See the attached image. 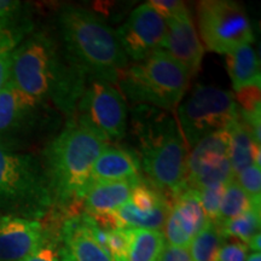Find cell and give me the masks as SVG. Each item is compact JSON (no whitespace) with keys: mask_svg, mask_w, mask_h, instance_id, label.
<instances>
[{"mask_svg":"<svg viewBox=\"0 0 261 261\" xmlns=\"http://www.w3.org/2000/svg\"><path fill=\"white\" fill-rule=\"evenodd\" d=\"M9 80L32 102L38 106L51 102L70 119L87 75L65 52L58 38L37 32L15 48Z\"/></svg>","mask_w":261,"mask_h":261,"instance_id":"6da1fadb","label":"cell"},{"mask_svg":"<svg viewBox=\"0 0 261 261\" xmlns=\"http://www.w3.org/2000/svg\"><path fill=\"white\" fill-rule=\"evenodd\" d=\"M132 123L138 140L140 168L163 196L177 197L187 189L188 158L178 122L167 112L138 106Z\"/></svg>","mask_w":261,"mask_h":261,"instance_id":"7a4b0ae2","label":"cell"},{"mask_svg":"<svg viewBox=\"0 0 261 261\" xmlns=\"http://www.w3.org/2000/svg\"><path fill=\"white\" fill-rule=\"evenodd\" d=\"M108 144L74 116L68 120L42 154V168L54 204L70 210L83 205L91 185V171Z\"/></svg>","mask_w":261,"mask_h":261,"instance_id":"3957f363","label":"cell"},{"mask_svg":"<svg viewBox=\"0 0 261 261\" xmlns=\"http://www.w3.org/2000/svg\"><path fill=\"white\" fill-rule=\"evenodd\" d=\"M58 40L87 77L117 84L128 68L115 31L89 10L63 5L57 12Z\"/></svg>","mask_w":261,"mask_h":261,"instance_id":"277c9868","label":"cell"},{"mask_svg":"<svg viewBox=\"0 0 261 261\" xmlns=\"http://www.w3.org/2000/svg\"><path fill=\"white\" fill-rule=\"evenodd\" d=\"M52 207L40 160L0 142V214L38 220Z\"/></svg>","mask_w":261,"mask_h":261,"instance_id":"5b68a950","label":"cell"},{"mask_svg":"<svg viewBox=\"0 0 261 261\" xmlns=\"http://www.w3.org/2000/svg\"><path fill=\"white\" fill-rule=\"evenodd\" d=\"M190 75L165 50L128 65L117 85L123 94L138 106L174 110L189 87Z\"/></svg>","mask_w":261,"mask_h":261,"instance_id":"8992f818","label":"cell"},{"mask_svg":"<svg viewBox=\"0 0 261 261\" xmlns=\"http://www.w3.org/2000/svg\"><path fill=\"white\" fill-rule=\"evenodd\" d=\"M178 126L187 148L203 137L226 129L238 117L232 92L207 85H196L178 108Z\"/></svg>","mask_w":261,"mask_h":261,"instance_id":"52a82bcc","label":"cell"},{"mask_svg":"<svg viewBox=\"0 0 261 261\" xmlns=\"http://www.w3.org/2000/svg\"><path fill=\"white\" fill-rule=\"evenodd\" d=\"M127 103L107 81L87 77L74 117L104 142L122 139L127 132Z\"/></svg>","mask_w":261,"mask_h":261,"instance_id":"ba28073f","label":"cell"},{"mask_svg":"<svg viewBox=\"0 0 261 261\" xmlns=\"http://www.w3.org/2000/svg\"><path fill=\"white\" fill-rule=\"evenodd\" d=\"M198 29L207 50L226 55L254 41L246 9L232 0H203L197 5Z\"/></svg>","mask_w":261,"mask_h":261,"instance_id":"9c48e42d","label":"cell"},{"mask_svg":"<svg viewBox=\"0 0 261 261\" xmlns=\"http://www.w3.org/2000/svg\"><path fill=\"white\" fill-rule=\"evenodd\" d=\"M115 33L128 60L132 58L135 62H140L154 52L162 50L167 34V24L145 3L137 6Z\"/></svg>","mask_w":261,"mask_h":261,"instance_id":"30bf717a","label":"cell"},{"mask_svg":"<svg viewBox=\"0 0 261 261\" xmlns=\"http://www.w3.org/2000/svg\"><path fill=\"white\" fill-rule=\"evenodd\" d=\"M169 210L171 203L166 196L140 178L133 188L129 201L112 213L114 227L162 231Z\"/></svg>","mask_w":261,"mask_h":261,"instance_id":"8fae6325","label":"cell"},{"mask_svg":"<svg viewBox=\"0 0 261 261\" xmlns=\"http://www.w3.org/2000/svg\"><path fill=\"white\" fill-rule=\"evenodd\" d=\"M208 220L198 197V191L187 188L173 198L166 220V243L175 247L189 248L194 237L207 225Z\"/></svg>","mask_w":261,"mask_h":261,"instance_id":"7c38bea8","label":"cell"},{"mask_svg":"<svg viewBox=\"0 0 261 261\" xmlns=\"http://www.w3.org/2000/svg\"><path fill=\"white\" fill-rule=\"evenodd\" d=\"M46 243L39 220L0 214V261H21Z\"/></svg>","mask_w":261,"mask_h":261,"instance_id":"4fadbf2b","label":"cell"},{"mask_svg":"<svg viewBox=\"0 0 261 261\" xmlns=\"http://www.w3.org/2000/svg\"><path fill=\"white\" fill-rule=\"evenodd\" d=\"M57 254L60 261H113L93 236L87 213L73 215L64 221Z\"/></svg>","mask_w":261,"mask_h":261,"instance_id":"5bb4252c","label":"cell"},{"mask_svg":"<svg viewBox=\"0 0 261 261\" xmlns=\"http://www.w3.org/2000/svg\"><path fill=\"white\" fill-rule=\"evenodd\" d=\"M166 24L167 34L162 50L177 61L189 75H195L201 68L204 47L196 32L190 12L167 19Z\"/></svg>","mask_w":261,"mask_h":261,"instance_id":"9a60e30c","label":"cell"},{"mask_svg":"<svg viewBox=\"0 0 261 261\" xmlns=\"http://www.w3.org/2000/svg\"><path fill=\"white\" fill-rule=\"evenodd\" d=\"M140 178L138 156L108 144L94 162L91 171V184L100 181H125Z\"/></svg>","mask_w":261,"mask_h":261,"instance_id":"2e32d148","label":"cell"},{"mask_svg":"<svg viewBox=\"0 0 261 261\" xmlns=\"http://www.w3.org/2000/svg\"><path fill=\"white\" fill-rule=\"evenodd\" d=\"M139 179L92 182L83 200L86 213L92 218H97L117 211L129 201L133 188Z\"/></svg>","mask_w":261,"mask_h":261,"instance_id":"e0dca14e","label":"cell"},{"mask_svg":"<svg viewBox=\"0 0 261 261\" xmlns=\"http://www.w3.org/2000/svg\"><path fill=\"white\" fill-rule=\"evenodd\" d=\"M230 149L231 137L227 128L217 130L198 140L187 158V181L202 169L230 159Z\"/></svg>","mask_w":261,"mask_h":261,"instance_id":"ac0fdd59","label":"cell"},{"mask_svg":"<svg viewBox=\"0 0 261 261\" xmlns=\"http://www.w3.org/2000/svg\"><path fill=\"white\" fill-rule=\"evenodd\" d=\"M39 106L23 96L11 81L0 90V136L22 126Z\"/></svg>","mask_w":261,"mask_h":261,"instance_id":"d6986e66","label":"cell"},{"mask_svg":"<svg viewBox=\"0 0 261 261\" xmlns=\"http://www.w3.org/2000/svg\"><path fill=\"white\" fill-rule=\"evenodd\" d=\"M226 68L234 92L252 85H261L259 58L252 44H243L226 54Z\"/></svg>","mask_w":261,"mask_h":261,"instance_id":"ffe728a7","label":"cell"},{"mask_svg":"<svg viewBox=\"0 0 261 261\" xmlns=\"http://www.w3.org/2000/svg\"><path fill=\"white\" fill-rule=\"evenodd\" d=\"M231 137L230 162L233 175H236L249 166L260 167V145L253 140L248 127L240 119V114L234 121L227 127Z\"/></svg>","mask_w":261,"mask_h":261,"instance_id":"44dd1931","label":"cell"},{"mask_svg":"<svg viewBox=\"0 0 261 261\" xmlns=\"http://www.w3.org/2000/svg\"><path fill=\"white\" fill-rule=\"evenodd\" d=\"M129 248L126 261H159L166 240L162 231L129 228Z\"/></svg>","mask_w":261,"mask_h":261,"instance_id":"7402d4cb","label":"cell"},{"mask_svg":"<svg viewBox=\"0 0 261 261\" xmlns=\"http://www.w3.org/2000/svg\"><path fill=\"white\" fill-rule=\"evenodd\" d=\"M32 29V22L24 17L16 24L0 32V90L10 79L12 54L15 48L31 34Z\"/></svg>","mask_w":261,"mask_h":261,"instance_id":"603a6c76","label":"cell"},{"mask_svg":"<svg viewBox=\"0 0 261 261\" xmlns=\"http://www.w3.org/2000/svg\"><path fill=\"white\" fill-rule=\"evenodd\" d=\"M225 244V237L218 226L211 221L194 237L189 252L194 261H215L220 248Z\"/></svg>","mask_w":261,"mask_h":261,"instance_id":"cb8c5ba5","label":"cell"},{"mask_svg":"<svg viewBox=\"0 0 261 261\" xmlns=\"http://www.w3.org/2000/svg\"><path fill=\"white\" fill-rule=\"evenodd\" d=\"M217 226L225 238H237L247 246L255 234L260 233V207H252L240 217Z\"/></svg>","mask_w":261,"mask_h":261,"instance_id":"d4e9b609","label":"cell"},{"mask_svg":"<svg viewBox=\"0 0 261 261\" xmlns=\"http://www.w3.org/2000/svg\"><path fill=\"white\" fill-rule=\"evenodd\" d=\"M252 207H257V205L253 204L248 195L242 190V188L238 185V182L233 178L232 180L225 184L219 217H218L215 225H220L228 220H232Z\"/></svg>","mask_w":261,"mask_h":261,"instance_id":"484cf974","label":"cell"},{"mask_svg":"<svg viewBox=\"0 0 261 261\" xmlns=\"http://www.w3.org/2000/svg\"><path fill=\"white\" fill-rule=\"evenodd\" d=\"M242 190L248 195L253 204L260 207L261 203V169L256 166H249L234 175Z\"/></svg>","mask_w":261,"mask_h":261,"instance_id":"4316f807","label":"cell"},{"mask_svg":"<svg viewBox=\"0 0 261 261\" xmlns=\"http://www.w3.org/2000/svg\"><path fill=\"white\" fill-rule=\"evenodd\" d=\"M106 248L113 261H126L129 248V228L106 230Z\"/></svg>","mask_w":261,"mask_h":261,"instance_id":"83f0119b","label":"cell"},{"mask_svg":"<svg viewBox=\"0 0 261 261\" xmlns=\"http://www.w3.org/2000/svg\"><path fill=\"white\" fill-rule=\"evenodd\" d=\"M224 188L225 184H218L198 190V197H200L202 210L204 212L205 218L213 224L217 223L218 217H219Z\"/></svg>","mask_w":261,"mask_h":261,"instance_id":"f1b7e54d","label":"cell"},{"mask_svg":"<svg viewBox=\"0 0 261 261\" xmlns=\"http://www.w3.org/2000/svg\"><path fill=\"white\" fill-rule=\"evenodd\" d=\"M260 86L261 85H252L236 91L234 99L241 113H261Z\"/></svg>","mask_w":261,"mask_h":261,"instance_id":"f546056e","label":"cell"},{"mask_svg":"<svg viewBox=\"0 0 261 261\" xmlns=\"http://www.w3.org/2000/svg\"><path fill=\"white\" fill-rule=\"evenodd\" d=\"M23 3L18 0H0V32L24 18Z\"/></svg>","mask_w":261,"mask_h":261,"instance_id":"4dcf8cb0","label":"cell"},{"mask_svg":"<svg viewBox=\"0 0 261 261\" xmlns=\"http://www.w3.org/2000/svg\"><path fill=\"white\" fill-rule=\"evenodd\" d=\"M148 4L165 21L189 14L188 6L184 2H179V0H150Z\"/></svg>","mask_w":261,"mask_h":261,"instance_id":"1f68e13d","label":"cell"},{"mask_svg":"<svg viewBox=\"0 0 261 261\" xmlns=\"http://www.w3.org/2000/svg\"><path fill=\"white\" fill-rule=\"evenodd\" d=\"M248 247L242 242L225 243L215 261H246Z\"/></svg>","mask_w":261,"mask_h":261,"instance_id":"d6a6232c","label":"cell"},{"mask_svg":"<svg viewBox=\"0 0 261 261\" xmlns=\"http://www.w3.org/2000/svg\"><path fill=\"white\" fill-rule=\"evenodd\" d=\"M159 261H194L189 248L175 247L166 243Z\"/></svg>","mask_w":261,"mask_h":261,"instance_id":"836d02e7","label":"cell"},{"mask_svg":"<svg viewBox=\"0 0 261 261\" xmlns=\"http://www.w3.org/2000/svg\"><path fill=\"white\" fill-rule=\"evenodd\" d=\"M21 261H60V259H58L56 248L46 243Z\"/></svg>","mask_w":261,"mask_h":261,"instance_id":"e575fe53","label":"cell"},{"mask_svg":"<svg viewBox=\"0 0 261 261\" xmlns=\"http://www.w3.org/2000/svg\"><path fill=\"white\" fill-rule=\"evenodd\" d=\"M260 233H257V234H255V236H254L252 240L249 241V242H248V244H247V247L248 248H250V249L253 250L254 253H260V249H261V247H260Z\"/></svg>","mask_w":261,"mask_h":261,"instance_id":"d590c367","label":"cell"},{"mask_svg":"<svg viewBox=\"0 0 261 261\" xmlns=\"http://www.w3.org/2000/svg\"><path fill=\"white\" fill-rule=\"evenodd\" d=\"M246 261H261V254L253 252L250 255L247 256Z\"/></svg>","mask_w":261,"mask_h":261,"instance_id":"8d00e7d4","label":"cell"}]
</instances>
